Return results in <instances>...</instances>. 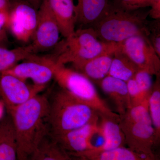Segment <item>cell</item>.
<instances>
[{
    "instance_id": "6da1fadb",
    "label": "cell",
    "mask_w": 160,
    "mask_h": 160,
    "mask_svg": "<svg viewBox=\"0 0 160 160\" xmlns=\"http://www.w3.org/2000/svg\"><path fill=\"white\" fill-rule=\"evenodd\" d=\"M49 98L38 94L9 113L17 146L18 160H29L49 134Z\"/></svg>"
},
{
    "instance_id": "d6a6232c",
    "label": "cell",
    "mask_w": 160,
    "mask_h": 160,
    "mask_svg": "<svg viewBox=\"0 0 160 160\" xmlns=\"http://www.w3.org/2000/svg\"><path fill=\"white\" fill-rule=\"evenodd\" d=\"M4 104L3 102L0 101V119L2 117L4 112Z\"/></svg>"
},
{
    "instance_id": "1f68e13d",
    "label": "cell",
    "mask_w": 160,
    "mask_h": 160,
    "mask_svg": "<svg viewBox=\"0 0 160 160\" xmlns=\"http://www.w3.org/2000/svg\"><path fill=\"white\" fill-rule=\"evenodd\" d=\"M7 42V38L6 33H0V46Z\"/></svg>"
},
{
    "instance_id": "603a6c76",
    "label": "cell",
    "mask_w": 160,
    "mask_h": 160,
    "mask_svg": "<svg viewBox=\"0 0 160 160\" xmlns=\"http://www.w3.org/2000/svg\"><path fill=\"white\" fill-rule=\"evenodd\" d=\"M149 115L154 129L156 146L160 141V78L157 76L148 98Z\"/></svg>"
},
{
    "instance_id": "4316f807",
    "label": "cell",
    "mask_w": 160,
    "mask_h": 160,
    "mask_svg": "<svg viewBox=\"0 0 160 160\" xmlns=\"http://www.w3.org/2000/svg\"><path fill=\"white\" fill-rule=\"evenodd\" d=\"M116 2L125 8L130 9H145L150 7V0H114Z\"/></svg>"
},
{
    "instance_id": "e0dca14e",
    "label": "cell",
    "mask_w": 160,
    "mask_h": 160,
    "mask_svg": "<svg viewBox=\"0 0 160 160\" xmlns=\"http://www.w3.org/2000/svg\"><path fill=\"white\" fill-rule=\"evenodd\" d=\"M115 51L104 53L85 62L72 66L73 69L91 81L99 82L109 75Z\"/></svg>"
},
{
    "instance_id": "44dd1931",
    "label": "cell",
    "mask_w": 160,
    "mask_h": 160,
    "mask_svg": "<svg viewBox=\"0 0 160 160\" xmlns=\"http://www.w3.org/2000/svg\"><path fill=\"white\" fill-rule=\"evenodd\" d=\"M138 70L137 67L118 48L115 52L108 75L126 82L134 77Z\"/></svg>"
},
{
    "instance_id": "4dcf8cb0",
    "label": "cell",
    "mask_w": 160,
    "mask_h": 160,
    "mask_svg": "<svg viewBox=\"0 0 160 160\" xmlns=\"http://www.w3.org/2000/svg\"><path fill=\"white\" fill-rule=\"evenodd\" d=\"M7 0H0V10H7Z\"/></svg>"
},
{
    "instance_id": "9c48e42d",
    "label": "cell",
    "mask_w": 160,
    "mask_h": 160,
    "mask_svg": "<svg viewBox=\"0 0 160 160\" xmlns=\"http://www.w3.org/2000/svg\"><path fill=\"white\" fill-rule=\"evenodd\" d=\"M59 28L46 0H43L38 11V23L32 42L33 53L46 51L58 43Z\"/></svg>"
},
{
    "instance_id": "ac0fdd59",
    "label": "cell",
    "mask_w": 160,
    "mask_h": 160,
    "mask_svg": "<svg viewBox=\"0 0 160 160\" xmlns=\"http://www.w3.org/2000/svg\"><path fill=\"white\" fill-rule=\"evenodd\" d=\"M71 158L72 160H159L157 156L154 157L147 156L132 151L126 146Z\"/></svg>"
},
{
    "instance_id": "d4e9b609",
    "label": "cell",
    "mask_w": 160,
    "mask_h": 160,
    "mask_svg": "<svg viewBox=\"0 0 160 160\" xmlns=\"http://www.w3.org/2000/svg\"><path fill=\"white\" fill-rule=\"evenodd\" d=\"M152 76L147 71L139 70L134 77L138 86L146 97H149L153 87Z\"/></svg>"
},
{
    "instance_id": "4fadbf2b",
    "label": "cell",
    "mask_w": 160,
    "mask_h": 160,
    "mask_svg": "<svg viewBox=\"0 0 160 160\" xmlns=\"http://www.w3.org/2000/svg\"><path fill=\"white\" fill-rule=\"evenodd\" d=\"M98 115V133L102 138V143L94 150L86 153L101 152L126 146L125 136L119 124L120 118L99 113Z\"/></svg>"
},
{
    "instance_id": "8992f818",
    "label": "cell",
    "mask_w": 160,
    "mask_h": 160,
    "mask_svg": "<svg viewBox=\"0 0 160 160\" xmlns=\"http://www.w3.org/2000/svg\"><path fill=\"white\" fill-rule=\"evenodd\" d=\"M118 49L139 70H145L152 76H160V57L146 37H131L118 43Z\"/></svg>"
},
{
    "instance_id": "e575fe53",
    "label": "cell",
    "mask_w": 160,
    "mask_h": 160,
    "mask_svg": "<svg viewBox=\"0 0 160 160\" xmlns=\"http://www.w3.org/2000/svg\"></svg>"
},
{
    "instance_id": "5b68a950",
    "label": "cell",
    "mask_w": 160,
    "mask_h": 160,
    "mask_svg": "<svg viewBox=\"0 0 160 160\" xmlns=\"http://www.w3.org/2000/svg\"><path fill=\"white\" fill-rule=\"evenodd\" d=\"M53 79L60 88L81 100L98 113L119 118L100 96L95 86L88 78L74 69L58 65L50 55Z\"/></svg>"
},
{
    "instance_id": "7402d4cb",
    "label": "cell",
    "mask_w": 160,
    "mask_h": 160,
    "mask_svg": "<svg viewBox=\"0 0 160 160\" xmlns=\"http://www.w3.org/2000/svg\"><path fill=\"white\" fill-rule=\"evenodd\" d=\"M34 54L31 45L13 49L0 46V73L11 69L21 61L26 60Z\"/></svg>"
},
{
    "instance_id": "f1b7e54d",
    "label": "cell",
    "mask_w": 160,
    "mask_h": 160,
    "mask_svg": "<svg viewBox=\"0 0 160 160\" xmlns=\"http://www.w3.org/2000/svg\"><path fill=\"white\" fill-rule=\"evenodd\" d=\"M9 17L7 10H0V33H5L4 28L8 26Z\"/></svg>"
},
{
    "instance_id": "7c38bea8",
    "label": "cell",
    "mask_w": 160,
    "mask_h": 160,
    "mask_svg": "<svg viewBox=\"0 0 160 160\" xmlns=\"http://www.w3.org/2000/svg\"><path fill=\"white\" fill-rule=\"evenodd\" d=\"M38 23V11L28 3L15 5L9 13L8 26L15 38L26 43L33 39Z\"/></svg>"
},
{
    "instance_id": "8fae6325",
    "label": "cell",
    "mask_w": 160,
    "mask_h": 160,
    "mask_svg": "<svg viewBox=\"0 0 160 160\" xmlns=\"http://www.w3.org/2000/svg\"><path fill=\"white\" fill-rule=\"evenodd\" d=\"M44 88L29 86L12 75L0 73V96L9 112L39 94Z\"/></svg>"
},
{
    "instance_id": "83f0119b",
    "label": "cell",
    "mask_w": 160,
    "mask_h": 160,
    "mask_svg": "<svg viewBox=\"0 0 160 160\" xmlns=\"http://www.w3.org/2000/svg\"><path fill=\"white\" fill-rule=\"evenodd\" d=\"M149 16L154 20L160 19V1L151 3Z\"/></svg>"
},
{
    "instance_id": "9a60e30c",
    "label": "cell",
    "mask_w": 160,
    "mask_h": 160,
    "mask_svg": "<svg viewBox=\"0 0 160 160\" xmlns=\"http://www.w3.org/2000/svg\"><path fill=\"white\" fill-rule=\"evenodd\" d=\"M75 12L76 26L91 27L106 11L109 0H72Z\"/></svg>"
},
{
    "instance_id": "2e32d148",
    "label": "cell",
    "mask_w": 160,
    "mask_h": 160,
    "mask_svg": "<svg viewBox=\"0 0 160 160\" xmlns=\"http://www.w3.org/2000/svg\"><path fill=\"white\" fill-rule=\"evenodd\" d=\"M104 93L112 101L119 116L125 114L131 107L127 83L108 75L99 82Z\"/></svg>"
},
{
    "instance_id": "5bb4252c",
    "label": "cell",
    "mask_w": 160,
    "mask_h": 160,
    "mask_svg": "<svg viewBox=\"0 0 160 160\" xmlns=\"http://www.w3.org/2000/svg\"><path fill=\"white\" fill-rule=\"evenodd\" d=\"M52 13L65 38L72 35L75 31V12L72 0H46Z\"/></svg>"
},
{
    "instance_id": "3957f363",
    "label": "cell",
    "mask_w": 160,
    "mask_h": 160,
    "mask_svg": "<svg viewBox=\"0 0 160 160\" xmlns=\"http://www.w3.org/2000/svg\"><path fill=\"white\" fill-rule=\"evenodd\" d=\"M49 103V134L52 137L80 128L98 117L97 111L59 86Z\"/></svg>"
},
{
    "instance_id": "30bf717a",
    "label": "cell",
    "mask_w": 160,
    "mask_h": 160,
    "mask_svg": "<svg viewBox=\"0 0 160 160\" xmlns=\"http://www.w3.org/2000/svg\"><path fill=\"white\" fill-rule=\"evenodd\" d=\"M98 130L99 115L96 119L80 128L57 136L49 135L71 157H74L93 149L91 140Z\"/></svg>"
},
{
    "instance_id": "f546056e",
    "label": "cell",
    "mask_w": 160,
    "mask_h": 160,
    "mask_svg": "<svg viewBox=\"0 0 160 160\" xmlns=\"http://www.w3.org/2000/svg\"><path fill=\"white\" fill-rule=\"evenodd\" d=\"M28 2V4L31 5L35 9H38L43 0H26Z\"/></svg>"
},
{
    "instance_id": "7a4b0ae2",
    "label": "cell",
    "mask_w": 160,
    "mask_h": 160,
    "mask_svg": "<svg viewBox=\"0 0 160 160\" xmlns=\"http://www.w3.org/2000/svg\"><path fill=\"white\" fill-rule=\"evenodd\" d=\"M149 11L130 9L114 2H109L106 11L92 26L100 40L118 44L136 35L147 37Z\"/></svg>"
},
{
    "instance_id": "ffe728a7",
    "label": "cell",
    "mask_w": 160,
    "mask_h": 160,
    "mask_svg": "<svg viewBox=\"0 0 160 160\" xmlns=\"http://www.w3.org/2000/svg\"><path fill=\"white\" fill-rule=\"evenodd\" d=\"M30 160H72L49 134L40 142Z\"/></svg>"
},
{
    "instance_id": "836d02e7",
    "label": "cell",
    "mask_w": 160,
    "mask_h": 160,
    "mask_svg": "<svg viewBox=\"0 0 160 160\" xmlns=\"http://www.w3.org/2000/svg\"><path fill=\"white\" fill-rule=\"evenodd\" d=\"M150 2H151L152 3V2H158V1H160V0H150Z\"/></svg>"
},
{
    "instance_id": "484cf974",
    "label": "cell",
    "mask_w": 160,
    "mask_h": 160,
    "mask_svg": "<svg viewBox=\"0 0 160 160\" xmlns=\"http://www.w3.org/2000/svg\"><path fill=\"white\" fill-rule=\"evenodd\" d=\"M126 83L130 98L131 106L142 102L149 98L146 97L143 94L138 86L134 77L126 82Z\"/></svg>"
},
{
    "instance_id": "52a82bcc",
    "label": "cell",
    "mask_w": 160,
    "mask_h": 160,
    "mask_svg": "<svg viewBox=\"0 0 160 160\" xmlns=\"http://www.w3.org/2000/svg\"><path fill=\"white\" fill-rule=\"evenodd\" d=\"M126 145L132 151L147 156H156L153 151L156 146L154 129L151 118L129 122L119 120Z\"/></svg>"
},
{
    "instance_id": "cb8c5ba5",
    "label": "cell",
    "mask_w": 160,
    "mask_h": 160,
    "mask_svg": "<svg viewBox=\"0 0 160 160\" xmlns=\"http://www.w3.org/2000/svg\"><path fill=\"white\" fill-rule=\"evenodd\" d=\"M147 38L160 58V19L148 22L147 26Z\"/></svg>"
},
{
    "instance_id": "277c9868",
    "label": "cell",
    "mask_w": 160,
    "mask_h": 160,
    "mask_svg": "<svg viewBox=\"0 0 160 160\" xmlns=\"http://www.w3.org/2000/svg\"><path fill=\"white\" fill-rule=\"evenodd\" d=\"M50 55L58 65L71 63L72 66L85 62L104 53L115 51L118 44L103 42L92 27L79 28L69 37L57 45Z\"/></svg>"
},
{
    "instance_id": "d6986e66",
    "label": "cell",
    "mask_w": 160,
    "mask_h": 160,
    "mask_svg": "<svg viewBox=\"0 0 160 160\" xmlns=\"http://www.w3.org/2000/svg\"><path fill=\"white\" fill-rule=\"evenodd\" d=\"M0 160H18L17 146L11 120L0 124Z\"/></svg>"
},
{
    "instance_id": "ba28073f",
    "label": "cell",
    "mask_w": 160,
    "mask_h": 160,
    "mask_svg": "<svg viewBox=\"0 0 160 160\" xmlns=\"http://www.w3.org/2000/svg\"><path fill=\"white\" fill-rule=\"evenodd\" d=\"M25 61L2 73L12 75L25 82L27 79L31 80L35 86L45 88L53 79L49 56L32 54Z\"/></svg>"
}]
</instances>
